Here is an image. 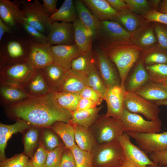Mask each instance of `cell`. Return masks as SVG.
<instances>
[{"instance_id":"cell-42","label":"cell","mask_w":167,"mask_h":167,"mask_svg":"<svg viewBox=\"0 0 167 167\" xmlns=\"http://www.w3.org/2000/svg\"><path fill=\"white\" fill-rule=\"evenodd\" d=\"M20 25L29 36V39L41 44H48L47 35L23 21Z\"/></svg>"},{"instance_id":"cell-7","label":"cell","mask_w":167,"mask_h":167,"mask_svg":"<svg viewBox=\"0 0 167 167\" xmlns=\"http://www.w3.org/2000/svg\"><path fill=\"white\" fill-rule=\"evenodd\" d=\"M36 70L29 59L13 65L0 66V84L24 88L33 77Z\"/></svg>"},{"instance_id":"cell-3","label":"cell","mask_w":167,"mask_h":167,"mask_svg":"<svg viewBox=\"0 0 167 167\" xmlns=\"http://www.w3.org/2000/svg\"><path fill=\"white\" fill-rule=\"evenodd\" d=\"M141 49L133 43L122 45L105 51L111 61L118 70L121 85L125 86L131 69L138 60Z\"/></svg>"},{"instance_id":"cell-49","label":"cell","mask_w":167,"mask_h":167,"mask_svg":"<svg viewBox=\"0 0 167 167\" xmlns=\"http://www.w3.org/2000/svg\"><path fill=\"white\" fill-rule=\"evenodd\" d=\"M79 94L81 98L90 99L94 102L97 105H100L104 100L101 95L88 86L85 87Z\"/></svg>"},{"instance_id":"cell-35","label":"cell","mask_w":167,"mask_h":167,"mask_svg":"<svg viewBox=\"0 0 167 167\" xmlns=\"http://www.w3.org/2000/svg\"><path fill=\"white\" fill-rule=\"evenodd\" d=\"M115 21L131 33L138 30L142 24L141 19L129 10L119 13Z\"/></svg>"},{"instance_id":"cell-12","label":"cell","mask_w":167,"mask_h":167,"mask_svg":"<svg viewBox=\"0 0 167 167\" xmlns=\"http://www.w3.org/2000/svg\"><path fill=\"white\" fill-rule=\"evenodd\" d=\"M47 36L48 43L51 46L75 44L73 23L53 22Z\"/></svg>"},{"instance_id":"cell-50","label":"cell","mask_w":167,"mask_h":167,"mask_svg":"<svg viewBox=\"0 0 167 167\" xmlns=\"http://www.w3.org/2000/svg\"><path fill=\"white\" fill-rule=\"evenodd\" d=\"M144 16L148 22H155L167 25V14L154 10L148 11Z\"/></svg>"},{"instance_id":"cell-10","label":"cell","mask_w":167,"mask_h":167,"mask_svg":"<svg viewBox=\"0 0 167 167\" xmlns=\"http://www.w3.org/2000/svg\"><path fill=\"white\" fill-rule=\"evenodd\" d=\"M123 105L124 107L130 112L141 114L148 120L155 121L160 119L158 106L135 92H126Z\"/></svg>"},{"instance_id":"cell-54","label":"cell","mask_w":167,"mask_h":167,"mask_svg":"<svg viewBox=\"0 0 167 167\" xmlns=\"http://www.w3.org/2000/svg\"><path fill=\"white\" fill-rule=\"evenodd\" d=\"M110 6L118 13L129 10L124 0H106Z\"/></svg>"},{"instance_id":"cell-33","label":"cell","mask_w":167,"mask_h":167,"mask_svg":"<svg viewBox=\"0 0 167 167\" xmlns=\"http://www.w3.org/2000/svg\"><path fill=\"white\" fill-rule=\"evenodd\" d=\"M44 76L51 92L57 91L65 72L52 63L42 69Z\"/></svg>"},{"instance_id":"cell-43","label":"cell","mask_w":167,"mask_h":167,"mask_svg":"<svg viewBox=\"0 0 167 167\" xmlns=\"http://www.w3.org/2000/svg\"><path fill=\"white\" fill-rule=\"evenodd\" d=\"M48 151L45 148L41 141L34 154L30 162L33 167H45L46 163Z\"/></svg>"},{"instance_id":"cell-26","label":"cell","mask_w":167,"mask_h":167,"mask_svg":"<svg viewBox=\"0 0 167 167\" xmlns=\"http://www.w3.org/2000/svg\"><path fill=\"white\" fill-rule=\"evenodd\" d=\"M74 2L78 18L91 32L94 39L100 21L94 16L82 0H75Z\"/></svg>"},{"instance_id":"cell-31","label":"cell","mask_w":167,"mask_h":167,"mask_svg":"<svg viewBox=\"0 0 167 167\" xmlns=\"http://www.w3.org/2000/svg\"><path fill=\"white\" fill-rule=\"evenodd\" d=\"M52 94L56 103L71 113L76 110L81 98L79 94L70 92L55 91L52 92Z\"/></svg>"},{"instance_id":"cell-16","label":"cell","mask_w":167,"mask_h":167,"mask_svg":"<svg viewBox=\"0 0 167 167\" xmlns=\"http://www.w3.org/2000/svg\"><path fill=\"white\" fill-rule=\"evenodd\" d=\"M53 64L65 72L71 69L73 60L81 54L75 44L51 46Z\"/></svg>"},{"instance_id":"cell-5","label":"cell","mask_w":167,"mask_h":167,"mask_svg":"<svg viewBox=\"0 0 167 167\" xmlns=\"http://www.w3.org/2000/svg\"><path fill=\"white\" fill-rule=\"evenodd\" d=\"M91 153L93 167H122L126 159L118 140L97 144Z\"/></svg>"},{"instance_id":"cell-23","label":"cell","mask_w":167,"mask_h":167,"mask_svg":"<svg viewBox=\"0 0 167 167\" xmlns=\"http://www.w3.org/2000/svg\"><path fill=\"white\" fill-rule=\"evenodd\" d=\"M75 44L82 54L92 51L93 38L91 32L78 18L73 23Z\"/></svg>"},{"instance_id":"cell-36","label":"cell","mask_w":167,"mask_h":167,"mask_svg":"<svg viewBox=\"0 0 167 167\" xmlns=\"http://www.w3.org/2000/svg\"><path fill=\"white\" fill-rule=\"evenodd\" d=\"M87 82L88 87L104 97L107 87L100 75L97 66L92 69L87 74Z\"/></svg>"},{"instance_id":"cell-48","label":"cell","mask_w":167,"mask_h":167,"mask_svg":"<svg viewBox=\"0 0 167 167\" xmlns=\"http://www.w3.org/2000/svg\"><path fill=\"white\" fill-rule=\"evenodd\" d=\"M165 25L162 24H156L154 30L160 47L167 51V27Z\"/></svg>"},{"instance_id":"cell-44","label":"cell","mask_w":167,"mask_h":167,"mask_svg":"<svg viewBox=\"0 0 167 167\" xmlns=\"http://www.w3.org/2000/svg\"><path fill=\"white\" fill-rule=\"evenodd\" d=\"M129 10L137 14H145L150 11L148 2L145 0H124Z\"/></svg>"},{"instance_id":"cell-32","label":"cell","mask_w":167,"mask_h":167,"mask_svg":"<svg viewBox=\"0 0 167 167\" xmlns=\"http://www.w3.org/2000/svg\"><path fill=\"white\" fill-rule=\"evenodd\" d=\"M50 128L61 139L66 148H71L76 144L74 129L73 125L70 123L56 122Z\"/></svg>"},{"instance_id":"cell-27","label":"cell","mask_w":167,"mask_h":167,"mask_svg":"<svg viewBox=\"0 0 167 167\" xmlns=\"http://www.w3.org/2000/svg\"><path fill=\"white\" fill-rule=\"evenodd\" d=\"M73 125L74 129L75 139L76 144L81 149L91 152L97 143L90 128L77 124Z\"/></svg>"},{"instance_id":"cell-21","label":"cell","mask_w":167,"mask_h":167,"mask_svg":"<svg viewBox=\"0 0 167 167\" xmlns=\"http://www.w3.org/2000/svg\"><path fill=\"white\" fill-rule=\"evenodd\" d=\"M31 96L22 87L0 84V101L2 105L6 106L13 105Z\"/></svg>"},{"instance_id":"cell-62","label":"cell","mask_w":167,"mask_h":167,"mask_svg":"<svg viewBox=\"0 0 167 167\" xmlns=\"http://www.w3.org/2000/svg\"><path fill=\"white\" fill-rule=\"evenodd\" d=\"M25 167H33L30 162V161L29 160Z\"/></svg>"},{"instance_id":"cell-22","label":"cell","mask_w":167,"mask_h":167,"mask_svg":"<svg viewBox=\"0 0 167 167\" xmlns=\"http://www.w3.org/2000/svg\"><path fill=\"white\" fill-rule=\"evenodd\" d=\"M31 125L22 120H17L11 125L0 124V161H2L6 158L5 150L7 142L12 135L18 132H21L30 127Z\"/></svg>"},{"instance_id":"cell-17","label":"cell","mask_w":167,"mask_h":167,"mask_svg":"<svg viewBox=\"0 0 167 167\" xmlns=\"http://www.w3.org/2000/svg\"><path fill=\"white\" fill-rule=\"evenodd\" d=\"M29 40V59L36 69H42L53 63L51 46L36 42Z\"/></svg>"},{"instance_id":"cell-24","label":"cell","mask_w":167,"mask_h":167,"mask_svg":"<svg viewBox=\"0 0 167 167\" xmlns=\"http://www.w3.org/2000/svg\"><path fill=\"white\" fill-rule=\"evenodd\" d=\"M150 77L143 62L140 60L125 85L126 91L135 92L150 81Z\"/></svg>"},{"instance_id":"cell-2","label":"cell","mask_w":167,"mask_h":167,"mask_svg":"<svg viewBox=\"0 0 167 167\" xmlns=\"http://www.w3.org/2000/svg\"><path fill=\"white\" fill-rule=\"evenodd\" d=\"M132 35L114 21H100L94 39L105 51L116 46L132 43Z\"/></svg>"},{"instance_id":"cell-8","label":"cell","mask_w":167,"mask_h":167,"mask_svg":"<svg viewBox=\"0 0 167 167\" xmlns=\"http://www.w3.org/2000/svg\"><path fill=\"white\" fill-rule=\"evenodd\" d=\"M90 128L98 144L118 140L124 132L119 119L106 117L105 114L100 115Z\"/></svg>"},{"instance_id":"cell-61","label":"cell","mask_w":167,"mask_h":167,"mask_svg":"<svg viewBox=\"0 0 167 167\" xmlns=\"http://www.w3.org/2000/svg\"><path fill=\"white\" fill-rule=\"evenodd\" d=\"M150 1L152 2V4H153V5L156 6H158L161 2L160 0H152Z\"/></svg>"},{"instance_id":"cell-38","label":"cell","mask_w":167,"mask_h":167,"mask_svg":"<svg viewBox=\"0 0 167 167\" xmlns=\"http://www.w3.org/2000/svg\"><path fill=\"white\" fill-rule=\"evenodd\" d=\"M156 40L153 29L149 28L142 30L135 36L134 41L140 48L145 49L154 45Z\"/></svg>"},{"instance_id":"cell-1","label":"cell","mask_w":167,"mask_h":167,"mask_svg":"<svg viewBox=\"0 0 167 167\" xmlns=\"http://www.w3.org/2000/svg\"><path fill=\"white\" fill-rule=\"evenodd\" d=\"M6 113L36 127L50 128L54 123H69L71 114L55 102L52 92L39 96H31L17 103L5 106Z\"/></svg>"},{"instance_id":"cell-53","label":"cell","mask_w":167,"mask_h":167,"mask_svg":"<svg viewBox=\"0 0 167 167\" xmlns=\"http://www.w3.org/2000/svg\"><path fill=\"white\" fill-rule=\"evenodd\" d=\"M97 105L91 100L84 98H81L78 104L76 111H79L95 108Z\"/></svg>"},{"instance_id":"cell-13","label":"cell","mask_w":167,"mask_h":167,"mask_svg":"<svg viewBox=\"0 0 167 167\" xmlns=\"http://www.w3.org/2000/svg\"><path fill=\"white\" fill-rule=\"evenodd\" d=\"M126 91L125 86L107 87L103 97L107 106L105 115L119 119L124 109V101Z\"/></svg>"},{"instance_id":"cell-56","label":"cell","mask_w":167,"mask_h":167,"mask_svg":"<svg viewBox=\"0 0 167 167\" xmlns=\"http://www.w3.org/2000/svg\"><path fill=\"white\" fill-rule=\"evenodd\" d=\"M12 29L5 24L0 19V41L2 40L4 34L6 33H12Z\"/></svg>"},{"instance_id":"cell-20","label":"cell","mask_w":167,"mask_h":167,"mask_svg":"<svg viewBox=\"0 0 167 167\" xmlns=\"http://www.w3.org/2000/svg\"><path fill=\"white\" fill-rule=\"evenodd\" d=\"M84 4L99 21H115L119 13L106 0H82Z\"/></svg>"},{"instance_id":"cell-59","label":"cell","mask_w":167,"mask_h":167,"mask_svg":"<svg viewBox=\"0 0 167 167\" xmlns=\"http://www.w3.org/2000/svg\"><path fill=\"white\" fill-rule=\"evenodd\" d=\"M159 12L167 14V0H164L159 4Z\"/></svg>"},{"instance_id":"cell-18","label":"cell","mask_w":167,"mask_h":167,"mask_svg":"<svg viewBox=\"0 0 167 167\" xmlns=\"http://www.w3.org/2000/svg\"><path fill=\"white\" fill-rule=\"evenodd\" d=\"M0 19L12 29L23 22L20 1L0 0Z\"/></svg>"},{"instance_id":"cell-25","label":"cell","mask_w":167,"mask_h":167,"mask_svg":"<svg viewBox=\"0 0 167 167\" xmlns=\"http://www.w3.org/2000/svg\"><path fill=\"white\" fill-rule=\"evenodd\" d=\"M24 88L32 96H43L52 92L44 76L42 69H36L35 74Z\"/></svg>"},{"instance_id":"cell-9","label":"cell","mask_w":167,"mask_h":167,"mask_svg":"<svg viewBox=\"0 0 167 167\" xmlns=\"http://www.w3.org/2000/svg\"><path fill=\"white\" fill-rule=\"evenodd\" d=\"M119 120L124 132L155 133H158L161 130L162 122L160 119L155 121L146 120L139 114L130 112L124 107Z\"/></svg>"},{"instance_id":"cell-29","label":"cell","mask_w":167,"mask_h":167,"mask_svg":"<svg viewBox=\"0 0 167 167\" xmlns=\"http://www.w3.org/2000/svg\"><path fill=\"white\" fill-rule=\"evenodd\" d=\"M103 107L101 106L88 110L75 111L71 113V118L69 123L90 128L98 118L100 115L99 113Z\"/></svg>"},{"instance_id":"cell-15","label":"cell","mask_w":167,"mask_h":167,"mask_svg":"<svg viewBox=\"0 0 167 167\" xmlns=\"http://www.w3.org/2000/svg\"><path fill=\"white\" fill-rule=\"evenodd\" d=\"M94 54L96 59L97 68L107 87L120 86L121 81L106 52L98 46L95 49Z\"/></svg>"},{"instance_id":"cell-52","label":"cell","mask_w":167,"mask_h":167,"mask_svg":"<svg viewBox=\"0 0 167 167\" xmlns=\"http://www.w3.org/2000/svg\"><path fill=\"white\" fill-rule=\"evenodd\" d=\"M149 158L155 163L163 166H167V150L152 153Z\"/></svg>"},{"instance_id":"cell-51","label":"cell","mask_w":167,"mask_h":167,"mask_svg":"<svg viewBox=\"0 0 167 167\" xmlns=\"http://www.w3.org/2000/svg\"><path fill=\"white\" fill-rule=\"evenodd\" d=\"M60 167H77L74 154L71 148H65L63 153Z\"/></svg>"},{"instance_id":"cell-58","label":"cell","mask_w":167,"mask_h":167,"mask_svg":"<svg viewBox=\"0 0 167 167\" xmlns=\"http://www.w3.org/2000/svg\"><path fill=\"white\" fill-rule=\"evenodd\" d=\"M122 167H136L130 161L126 159L125 160ZM147 167H164V166L156 164L154 165L148 166Z\"/></svg>"},{"instance_id":"cell-63","label":"cell","mask_w":167,"mask_h":167,"mask_svg":"<svg viewBox=\"0 0 167 167\" xmlns=\"http://www.w3.org/2000/svg\"><path fill=\"white\" fill-rule=\"evenodd\" d=\"M164 167H167V166H164Z\"/></svg>"},{"instance_id":"cell-46","label":"cell","mask_w":167,"mask_h":167,"mask_svg":"<svg viewBox=\"0 0 167 167\" xmlns=\"http://www.w3.org/2000/svg\"><path fill=\"white\" fill-rule=\"evenodd\" d=\"M28 158L23 154H18L1 161L0 167H25L29 161Z\"/></svg>"},{"instance_id":"cell-28","label":"cell","mask_w":167,"mask_h":167,"mask_svg":"<svg viewBox=\"0 0 167 167\" xmlns=\"http://www.w3.org/2000/svg\"><path fill=\"white\" fill-rule=\"evenodd\" d=\"M135 93L150 101L167 99V90L165 87L161 84L151 81Z\"/></svg>"},{"instance_id":"cell-30","label":"cell","mask_w":167,"mask_h":167,"mask_svg":"<svg viewBox=\"0 0 167 167\" xmlns=\"http://www.w3.org/2000/svg\"><path fill=\"white\" fill-rule=\"evenodd\" d=\"M77 19L76 10L72 0H65L58 9L50 17L53 22L60 21L73 23Z\"/></svg>"},{"instance_id":"cell-37","label":"cell","mask_w":167,"mask_h":167,"mask_svg":"<svg viewBox=\"0 0 167 167\" xmlns=\"http://www.w3.org/2000/svg\"><path fill=\"white\" fill-rule=\"evenodd\" d=\"M33 127L27 131L24 137V152L27 156L32 158L33 152L37 145L39 136V131Z\"/></svg>"},{"instance_id":"cell-55","label":"cell","mask_w":167,"mask_h":167,"mask_svg":"<svg viewBox=\"0 0 167 167\" xmlns=\"http://www.w3.org/2000/svg\"><path fill=\"white\" fill-rule=\"evenodd\" d=\"M43 5L50 15L54 13L57 10V5L58 0H42Z\"/></svg>"},{"instance_id":"cell-57","label":"cell","mask_w":167,"mask_h":167,"mask_svg":"<svg viewBox=\"0 0 167 167\" xmlns=\"http://www.w3.org/2000/svg\"><path fill=\"white\" fill-rule=\"evenodd\" d=\"M150 80L161 84L167 90V77L162 79H156L153 78L150 76Z\"/></svg>"},{"instance_id":"cell-4","label":"cell","mask_w":167,"mask_h":167,"mask_svg":"<svg viewBox=\"0 0 167 167\" xmlns=\"http://www.w3.org/2000/svg\"><path fill=\"white\" fill-rule=\"evenodd\" d=\"M29 40L9 36L1 43L0 66L14 64L29 59Z\"/></svg>"},{"instance_id":"cell-41","label":"cell","mask_w":167,"mask_h":167,"mask_svg":"<svg viewBox=\"0 0 167 167\" xmlns=\"http://www.w3.org/2000/svg\"><path fill=\"white\" fill-rule=\"evenodd\" d=\"M144 62L148 66L156 64H167V51L161 48L150 52L145 56Z\"/></svg>"},{"instance_id":"cell-40","label":"cell","mask_w":167,"mask_h":167,"mask_svg":"<svg viewBox=\"0 0 167 167\" xmlns=\"http://www.w3.org/2000/svg\"><path fill=\"white\" fill-rule=\"evenodd\" d=\"M65 148L63 143L54 149L48 151L45 167H60L62 156Z\"/></svg>"},{"instance_id":"cell-6","label":"cell","mask_w":167,"mask_h":167,"mask_svg":"<svg viewBox=\"0 0 167 167\" xmlns=\"http://www.w3.org/2000/svg\"><path fill=\"white\" fill-rule=\"evenodd\" d=\"M20 2L23 21L47 36L53 22L43 4L37 0Z\"/></svg>"},{"instance_id":"cell-39","label":"cell","mask_w":167,"mask_h":167,"mask_svg":"<svg viewBox=\"0 0 167 167\" xmlns=\"http://www.w3.org/2000/svg\"><path fill=\"white\" fill-rule=\"evenodd\" d=\"M71 149L74 156L77 167H93L91 152L81 149L76 144Z\"/></svg>"},{"instance_id":"cell-47","label":"cell","mask_w":167,"mask_h":167,"mask_svg":"<svg viewBox=\"0 0 167 167\" xmlns=\"http://www.w3.org/2000/svg\"><path fill=\"white\" fill-rule=\"evenodd\" d=\"M146 69L151 77L156 79L167 77V64H156L148 65Z\"/></svg>"},{"instance_id":"cell-60","label":"cell","mask_w":167,"mask_h":167,"mask_svg":"<svg viewBox=\"0 0 167 167\" xmlns=\"http://www.w3.org/2000/svg\"><path fill=\"white\" fill-rule=\"evenodd\" d=\"M152 101L158 106L161 105L167 106V99L160 101Z\"/></svg>"},{"instance_id":"cell-14","label":"cell","mask_w":167,"mask_h":167,"mask_svg":"<svg viewBox=\"0 0 167 167\" xmlns=\"http://www.w3.org/2000/svg\"><path fill=\"white\" fill-rule=\"evenodd\" d=\"M130 137L124 132L118 141L122 148L126 159L136 167H147L154 165V162L143 151L131 142Z\"/></svg>"},{"instance_id":"cell-45","label":"cell","mask_w":167,"mask_h":167,"mask_svg":"<svg viewBox=\"0 0 167 167\" xmlns=\"http://www.w3.org/2000/svg\"><path fill=\"white\" fill-rule=\"evenodd\" d=\"M42 136L44 143L43 144L48 151L52 150L63 144L60 143L58 137L50 130L43 131Z\"/></svg>"},{"instance_id":"cell-34","label":"cell","mask_w":167,"mask_h":167,"mask_svg":"<svg viewBox=\"0 0 167 167\" xmlns=\"http://www.w3.org/2000/svg\"><path fill=\"white\" fill-rule=\"evenodd\" d=\"M96 59L92 51L80 55L72 62L71 69L80 73L88 74L94 68L97 66Z\"/></svg>"},{"instance_id":"cell-19","label":"cell","mask_w":167,"mask_h":167,"mask_svg":"<svg viewBox=\"0 0 167 167\" xmlns=\"http://www.w3.org/2000/svg\"><path fill=\"white\" fill-rule=\"evenodd\" d=\"M87 74L70 69L65 72L58 88L57 92L79 94L88 86Z\"/></svg>"},{"instance_id":"cell-11","label":"cell","mask_w":167,"mask_h":167,"mask_svg":"<svg viewBox=\"0 0 167 167\" xmlns=\"http://www.w3.org/2000/svg\"><path fill=\"white\" fill-rule=\"evenodd\" d=\"M125 132L134 139L146 153L150 154L167 150V132L149 133Z\"/></svg>"}]
</instances>
